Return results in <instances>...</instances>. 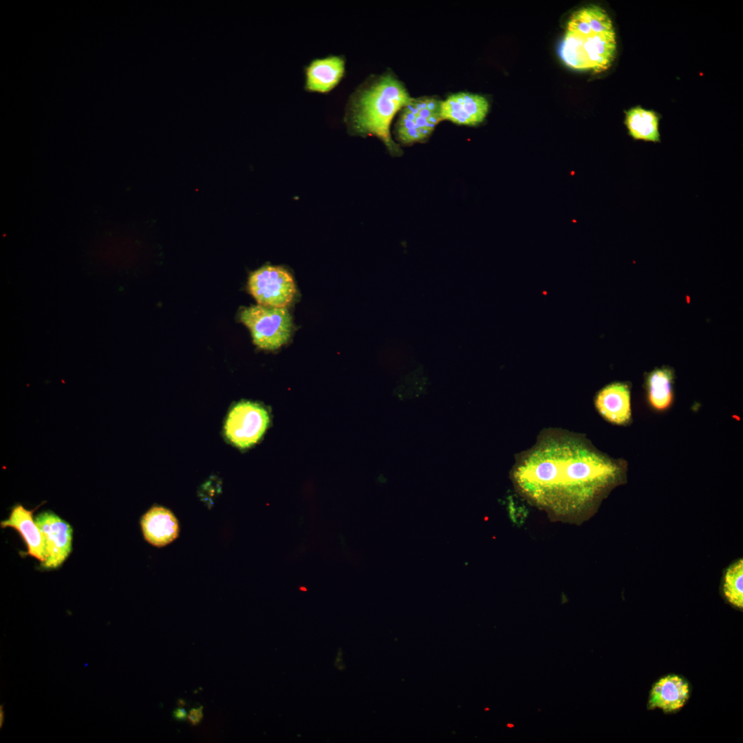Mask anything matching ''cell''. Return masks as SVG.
Here are the masks:
<instances>
[{
  "mask_svg": "<svg viewBox=\"0 0 743 743\" xmlns=\"http://www.w3.org/2000/svg\"><path fill=\"white\" fill-rule=\"evenodd\" d=\"M510 479L516 491L552 515L575 517L625 479L627 462L599 450L584 435L546 429L515 455Z\"/></svg>",
  "mask_w": 743,
  "mask_h": 743,
  "instance_id": "1",
  "label": "cell"
},
{
  "mask_svg": "<svg viewBox=\"0 0 743 743\" xmlns=\"http://www.w3.org/2000/svg\"><path fill=\"white\" fill-rule=\"evenodd\" d=\"M616 47L611 18L601 7L590 5L574 11L570 17L559 54L563 62L573 69L599 73L612 65Z\"/></svg>",
  "mask_w": 743,
  "mask_h": 743,
  "instance_id": "2",
  "label": "cell"
},
{
  "mask_svg": "<svg viewBox=\"0 0 743 743\" xmlns=\"http://www.w3.org/2000/svg\"><path fill=\"white\" fill-rule=\"evenodd\" d=\"M412 100L400 80L391 74H385L351 96L345 120L352 132L375 136L389 151L398 153L400 149L391 138L390 125L396 113Z\"/></svg>",
  "mask_w": 743,
  "mask_h": 743,
  "instance_id": "3",
  "label": "cell"
},
{
  "mask_svg": "<svg viewBox=\"0 0 743 743\" xmlns=\"http://www.w3.org/2000/svg\"><path fill=\"white\" fill-rule=\"evenodd\" d=\"M239 319L250 330L253 343L261 349H276L290 338L292 320L285 308L252 305L242 309Z\"/></svg>",
  "mask_w": 743,
  "mask_h": 743,
  "instance_id": "4",
  "label": "cell"
},
{
  "mask_svg": "<svg viewBox=\"0 0 743 743\" xmlns=\"http://www.w3.org/2000/svg\"><path fill=\"white\" fill-rule=\"evenodd\" d=\"M248 288L259 305L277 308L288 306L296 292L292 275L282 267L269 265L250 274Z\"/></svg>",
  "mask_w": 743,
  "mask_h": 743,
  "instance_id": "5",
  "label": "cell"
},
{
  "mask_svg": "<svg viewBox=\"0 0 743 743\" xmlns=\"http://www.w3.org/2000/svg\"><path fill=\"white\" fill-rule=\"evenodd\" d=\"M441 101L434 98H413L400 110L396 125L399 141L412 144L426 140L442 120Z\"/></svg>",
  "mask_w": 743,
  "mask_h": 743,
  "instance_id": "6",
  "label": "cell"
},
{
  "mask_svg": "<svg viewBox=\"0 0 743 743\" xmlns=\"http://www.w3.org/2000/svg\"><path fill=\"white\" fill-rule=\"evenodd\" d=\"M270 418L265 408L257 403L242 402L229 412L224 431L228 440L240 449L257 443L268 427Z\"/></svg>",
  "mask_w": 743,
  "mask_h": 743,
  "instance_id": "7",
  "label": "cell"
},
{
  "mask_svg": "<svg viewBox=\"0 0 743 743\" xmlns=\"http://www.w3.org/2000/svg\"><path fill=\"white\" fill-rule=\"evenodd\" d=\"M34 520L45 546L46 559L41 566L45 569L57 568L71 552L72 528L69 524L50 510L41 513Z\"/></svg>",
  "mask_w": 743,
  "mask_h": 743,
  "instance_id": "8",
  "label": "cell"
},
{
  "mask_svg": "<svg viewBox=\"0 0 743 743\" xmlns=\"http://www.w3.org/2000/svg\"><path fill=\"white\" fill-rule=\"evenodd\" d=\"M594 406L599 415L607 422L626 426L632 420L630 385L625 382L610 383L596 394Z\"/></svg>",
  "mask_w": 743,
  "mask_h": 743,
  "instance_id": "9",
  "label": "cell"
},
{
  "mask_svg": "<svg viewBox=\"0 0 743 743\" xmlns=\"http://www.w3.org/2000/svg\"><path fill=\"white\" fill-rule=\"evenodd\" d=\"M489 105L482 96L467 92H459L441 101L442 120L462 125H476L481 123L488 111Z\"/></svg>",
  "mask_w": 743,
  "mask_h": 743,
  "instance_id": "10",
  "label": "cell"
},
{
  "mask_svg": "<svg viewBox=\"0 0 743 743\" xmlns=\"http://www.w3.org/2000/svg\"><path fill=\"white\" fill-rule=\"evenodd\" d=\"M689 696V685L685 679L674 674L667 675L653 685L648 707L660 709L666 713H674L685 705Z\"/></svg>",
  "mask_w": 743,
  "mask_h": 743,
  "instance_id": "11",
  "label": "cell"
},
{
  "mask_svg": "<svg viewBox=\"0 0 743 743\" xmlns=\"http://www.w3.org/2000/svg\"><path fill=\"white\" fill-rule=\"evenodd\" d=\"M345 64L344 58L335 55L312 61L305 69V89L319 93L330 91L341 80Z\"/></svg>",
  "mask_w": 743,
  "mask_h": 743,
  "instance_id": "12",
  "label": "cell"
},
{
  "mask_svg": "<svg viewBox=\"0 0 743 743\" xmlns=\"http://www.w3.org/2000/svg\"><path fill=\"white\" fill-rule=\"evenodd\" d=\"M33 511L25 509L21 504H17L12 508L9 517L1 522V527L17 530L26 543L27 554L43 563L46 559L45 546L43 535L33 519Z\"/></svg>",
  "mask_w": 743,
  "mask_h": 743,
  "instance_id": "13",
  "label": "cell"
},
{
  "mask_svg": "<svg viewBox=\"0 0 743 743\" xmlns=\"http://www.w3.org/2000/svg\"><path fill=\"white\" fill-rule=\"evenodd\" d=\"M141 526L144 539L158 547L170 543L179 534L175 517L169 510L161 506L149 509L142 517Z\"/></svg>",
  "mask_w": 743,
  "mask_h": 743,
  "instance_id": "14",
  "label": "cell"
},
{
  "mask_svg": "<svg viewBox=\"0 0 743 743\" xmlns=\"http://www.w3.org/2000/svg\"><path fill=\"white\" fill-rule=\"evenodd\" d=\"M674 371L669 367L656 368L647 374L646 400L654 411L663 412L671 407L674 399Z\"/></svg>",
  "mask_w": 743,
  "mask_h": 743,
  "instance_id": "15",
  "label": "cell"
},
{
  "mask_svg": "<svg viewBox=\"0 0 743 743\" xmlns=\"http://www.w3.org/2000/svg\"><path fill=\"white\" fill-rule=\"evenodd\" d=\"M659 120L655 111L635 107L625 112V125L634 140L656 143L660 141Z\"/></svg>",
  "mask_w": 743,
  "mask_h": 743,
  "instance_id": "16",
  "label": "cell"
},
{
  "mask_svg": "<svg viewBox=\"0 0 743 743\" xmlns=\"http://www.w3.org/2000/svg\"><path fill=\"white\" fill-rule=\"evenodd\" d=\"M723 591L730 603L738 608H743V560L742 559L726 570Z\"/></svg>",
  "mask_w": 743,
  "mask_h": 743,
  "instance_id": "17",
  "label": "cell"
},
{
  "mask_svg": "<svg viewBox=\"0 0 743 743\" xmlns=\"http://www.w3.org/2000/svg\"><path fill=\"white\" fill-rule=\"evenodd\" d=\"M203 707L193 708L187 715V719L192 725H197L203 718Z\"/></svg>",
  "mask_w": 743,
  "mask_h": 743,
  "instance_id": "18",
  "label": "cell"
},
{
  "mask_svg": "<svg viewBox=\"0 0 743 743\" xmlns=\"http://www.w3.org/2000/svg\"><path fill=\"white\" fill-rule=\"evenodd\" d=\"M187 715L186 710L182 707H178L173 712V717L179 721L184 720Z\"/></svg>",
  "mask_w": 743,
  "mask_h": 743,
  "instance_id": "19",
  "label": "cell"
},
{
  "mask_svg": "<svg viewBox=\"0 0 743 743\" xmlns=\"http://www.w3.org/2000/svg\"><path fill=\"white\" fill-rule=\"evenodd\" d=\"M3 705H1V707H0V727L1 728L2 727V725H3V722H4V711H3Z\"/></svg>",
  "mask_w": 743,
  "mask_h": 743,
  "instance_id": "20",
  "label": "cell"
}]
</instances>
